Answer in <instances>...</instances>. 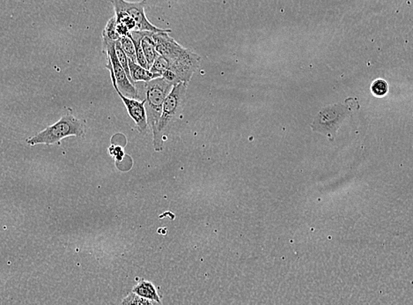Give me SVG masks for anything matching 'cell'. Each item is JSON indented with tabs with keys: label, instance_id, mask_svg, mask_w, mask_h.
Instances as JSON below:
<instances>
[{
	"label": "cell",
	"instance_id": "1",
	"mask_svg": "<svg viewBox=\"0 0 413 305\" xmlns=\"http://www.w3.org/2000/svg\"><path fill=\"white\" fill-rule=\"evenodd\" d=\"M153 37L157 52L168 62L169 70L180 83H189L201 66V57L179 45L168 32L155 33Z\"/></svg>",
	"mask_w": 413,
	"mask_h": 305
},
{
	"label": "cell",
	"instance_id": "2",
	"mask_svg": "<svg viewBox=\"0 0 413 305\" xmlns=\"http://www.w3.org/2000/svg\"><path fill=\"white\" fill-rule=\"evenodd\" d=\"M187 85L188 83H186L175 85L171 94L166 98L160 121H159L157 133L154 136L155 151H162L166 134L168 133L172 124L182 113L184 105Z\"/></svg>",
	"mask_w": 413,
	"mask_h": 305
},
{
	"label": "cell",
	"instance_id": "3",
	"mask_svg": "<svg viewBox=\"0 0 413 305\" xmlns=\"http://www.w3.org/2000/svg\"><path fill=\"white\" fill-rule=\"evenodd\" d=\"M145 83L147 123L154 136L157 133L159 121H160L164 101L171 94L175 85L169 83L164 77L157 78V79Z\"/></svg>",
	"mask_w": 413,
	"mask_h": 305
},
{
	"label": "cell",
	"instance_id": "4",
	"mask_svg": "<svg viewBox=\"0 0 413 305\" xmlns=\"http://www.w3.org/2000/svg\"><path fill=\"white\" fill-rule=\"evenodd\" d=\"M84 134L85 127L82 122L73 116H64L56 124L50 125L45 130L29 139L27 142L30 146L54 145L59 143L64 138L82 137Z\"/></svg>",
	"mask_w": 413,
	"mask_h": 305
},
{
	"label": "cell",
	"instance_id": "5",
	"mask_svg": "<svg viewBox=\"0 0 413 305\" xmlns=\"http://www.w3.org/2000/svg\"><path fill=\"white\" fill-rule=\"evenodd\" d=\"M103 47L108 57L107 69L110 70V76H113L117 81L113 80L114 89L119 90L124 97L131 99H140L136 87L129 79L123 66L118 59L116 52V42L103 40Z\"/></svg>",
	"mask_w": 413,
	"mask_h": 305
},
{
	"label": "cell",
	"instance_id": "6",
	"mask_svg": "<svg viewBox=\"0 0 413 305\" xmlns=\"http://www.w3.org/2000/svg\"><path fill=\"white\" fill-rule=\"evenodd\" d=\"M147 0L140 2H129L125 0H113L115 12L120 11L128 13L136 22L137 31H148L153 33H171V29H162L152 24L145 13V6Z\"/></svg>",
	"mask_w": 413,
	"mask_h": 305
},
{
	"label": "cell",
	"instance_id": "7",
	"mask_svg": "<svg viewBox=\"0 0 413 305\" xmlns=\"http://www.w3.org/2000/svg\"><path fill=\"white\" fill-rule=\"evenodd\" d=\"M120 97L122 101L126 108L127 113L133 120L136 123L138 131L140 133H145L147 130V110H145V100L138 101L137 99H131L124 97L118 89H115Z\"/></svg>",
	"mask_w": 413,
	"mask_h": 305
},
{
	"label": "cell",
	"instance_id": "8",
	"mask_svg": "<svg viewBox=\"0 0 413 305\" xmlns=\"http://www.w3.org/2000/svg\"><path fill=\"white\" fill-rule=\"evenodd\" d=\"M345 116H347V110H343V106H333L321 111L317 121L321 128L333 129L331 125L333 123L338 128Z\"/></svg>",
	"mask_w": 413,
	"mask_h": 305
},
{
	"label": "cell",
	"instance_id": "9",
	"mask_svg": "<svg viewBox=\"0 0 413 305\" xmlns=\"http://www.w3.org/2000/svg\"><path fill=\"white\" fill-rule=\"evenodd\" d=\"M133 292L137 296L147 298L161 303V298L159 295L157 287L151 281L141 280L136 286L133 288Z\"/></svg>",
	"mask_w": 413,
	"mask_h": 305
},
{
	"label": "cell",
	"instance_id": "10",
	"mask_svg": "<svg viewBox=\"0 0 413 305\" xmlns=\"http://www.w3.org/2000/svg\"><path fill=\"white\" fill-rule=\"evenodd\" d=\"M153 32H148L147 35L142 39V49L145 56V59L147 60L148 69L150 70L152 66H153L154 61L158 59L160 54L157 52V45H155L154 40Z\"/></svg>",
	"mask_w": 413,
	"mask_h": 305
},
{
	"label": "cell",
	"instance_id": "11",
	"mask_svg": "<svg viewBox=\"0 0 413 305\" xmlns=\"http://www.w3.org/2000/svg\"><path fill=\"white\" fill-rule=\"evenodd\" d=\"M129 67H130V73L131 79L134 83H149V81L157 79V77L154 73L150 72V70L144 69L138 63L133 62L129 59Z\"/></svg>",
	"mask_w": 413,
	"mask_h": 305
},
{
	"label": "cell",
	"instance_id": "12",
	"mask_svg": "<svg viewBox=\"0 0 413 305\" xmlns=\"http://www.w3.org/2000/svg\"><path fill=\"white\" fill-rule=\"evenodd\" d=\"M120 35L117 32V22L116 16L113 17L108 20L106 27L103 32V40L110 41V42H117L120 39Z\"/></svg>",
	"mask_w": 413,
	"mask_h": 305
},
{
	"label": "cell",
	"instance_id": "13",
	"mask_svg": "<svg viewBox=\"0 0 413 305\" xmlns=\"http://www.w3.org/2000/svg\"><path fill=\"white\" fill-rule=\"evenodd\" d=\"M120 45L123 48L124 52L126 54L129 59L133 61V62H137V54L136 49L133 39H131V34L126 36H121L119 39Z\"/></svg>",
	"mask_w": 413,
	"mask_h": 305
},
{
	"label": "cell",
	"instance_id": "14",
	"mask_svg": "<svg viewBox=\"0 0 413 305\" xmlns=\"http://www.w3.org/2000/svg\"><path fill=\"white\" fill-rule=\"evenodd\" d=\"M169 69V64L167 60L162 56H159L154 61L153 66L150 69V72L154 73L157 78L164 76V74Z\"/></svg>",
	"mask_w": 413,
	"mask_h": 305
},
{
	"label": "cell",
	"instance_id": "15",
	"mask_svg": "<svg viewBox=\"0 0 413 305\" xmlns=\"http://www.w3.org/2000/svg\"><path fill=\"white\" fill-rule=\"evenodd\" d=\"M115 16H116L117 24L126 27L130 31H133V30L136 29V22H134V20L128 13L117 11Z\"/></svg>",
	"mask_w": 413,
	"mask_h": 305
},
{
	"label": "cell",
	"instance_id": "16",
	"mask_svg": "<svg viewBox=\"0 0 413 305\" xmlns=\"http://www.w3.org/2000/svg\"><path fill=\"white\" fill-rule=\"evenodd\" d=\"M116 52L118 59H119L120 64H122V66H123L125 73H127L129 79H130L131 83H134L133 79H131L130 67H129V57H127L126 54H125V52H124L123 48H122L119 40L117 41L116 42Z\"/></svg>",
	"mask_w": 413,
	"mask_h": 305
},
{
	"label": "cell",
	"instance_id": "17",
	"mask_svg": "<svg viewBox=\"0 0 413 305\" xmlns=\"http://www.w3.org/2000/svg\"><path fill=\"white\" fill-rule=\"evenodd\" d=\"M371 91L377 97H384L389 91L388 83L384 80L379 79L375 80L371 85Z\"/></svg>",
	"mask_w": 413,
	"mask_h": 305
},
{
	"label": "cell",
	"instance_id": "18",
	"mask_svg": "<svg viewBox=\"0 0 413 305\" xmlns=\"http://www.w3.org/2000/svg\"><path fill=\"white\" fill-rule=\"evenodd\" d=\"M120 305H137V295L133 292L129 294Z\"/></svg>",
	"mask_w": 413,
	"mask_h": 305
},
{
	"label": "cell",
	"instance_id": "19",
	"mask_svg": "<svg viewBox=\"0 0 413 305\" xmlns=\"http://www.w3.org/2000/svg\"><path fill=\"white\" fill-rule=\"evenodd\" d=\"M137 305H162L159 302L137 296Z\"/></svg>",
	"mask_w": 413,
	"mask_h": 305
}]
</instances>
